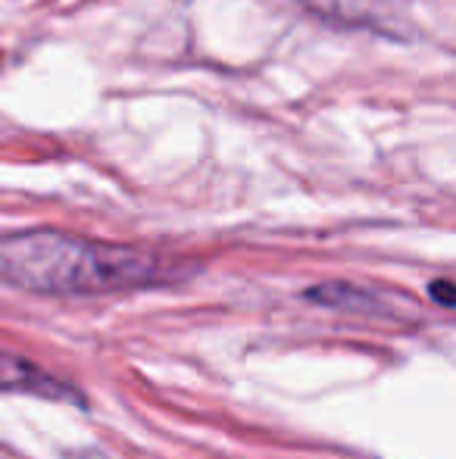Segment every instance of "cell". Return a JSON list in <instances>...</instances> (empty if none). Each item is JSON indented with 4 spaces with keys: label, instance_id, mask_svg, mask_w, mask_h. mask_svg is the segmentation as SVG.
Here are the masks:
<instances>
[{
    "label": "cell",
    "instance_id": "obj_1",
    "mask_svg": "<svg viewBox=\"0 0 456 459\" xmlns=\"http://www.w3.org/2000/svg\"><path fill=\"white\" fill-rule=\"evenodd\" d=\"M185 266L134 244L94 241L60 229H22L0 238V281L29 294H122L185 278Z\"/></svg>",
    "mask_w": 456,
    "mask_h": 459
},
{
    "label": "cell",
    "instance_id": "obj_2",
    "mask_svg": "<svg viewBox=\"0 0 456 459\" xmlns=\"http://www.w3.org/2000/svg\"><path fill=\"white\" fill-rule=\"evenodd\" d=\"M0 394H31V397L54 400V403L85 406V394L79 387L13 351H0Z\"/></svg>",
    "mask_w": 456,
    "mask_h": 459
},
{
    "label": "cell",
    "instance_id": "obj_3",
    "mask_svg": "<svg viewBox=\"0 0 456 459\" xmlns=\"http://www.w3.org/2000/svg\"><path fill=\"white\" fill-rule=\"evenodd\" d=\"M316 16L338 25H369L382 31L384 25H397L400 0H300Z\"/></svg>",
    "mask_w": 456,
    "mask_h": 459
},
{
    "label": "cell",
    "instance_id": "obj_4",
    "mask_svg": "<svg viewBox=\"0 0 456 459\" xmlns=\"http://www.w3.org/2000/svg\"><path fill=\"white\" fill-rule=\"evenodd\" d=\"M428 294H432V300H438L441 307H453V300H456L453 284L447 281V278H438V281L428 284Z\"/></svg>",
    "mask_w": 456,
    "mask_h": 459
}]
</instances>
